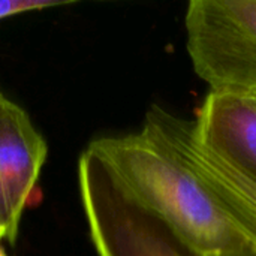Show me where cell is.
I'll use <instances>...</instances> for the list:
<instances>
[{"label": "cell", "instance_id": "obj_10", "mask_svg": "<svg viewBox=\"0 0 256 256\" xmlns=\"http://www.w3.org/2000/svg\"><path fill=\"white\" fill-rule=\"evenodd\" d=\"M250 99H252V98H250ZM255 100H256V99H255Z\"/></svg>", "mask_w": 256, "mask_h": 256}, {"label": "cell", "instance_id": "obj_9", "mask_svg": "<svg viewBox=\"0 0 256 256\" xmlns=\"http://www.w3.org/2000/svg\"><path fill=\"white\" fill-rule=\"evenodd\" d=\"M0 256H6V255H4V252H3V249H2V248H0Z\"/></svg>", "mask_w": 256, "mask_h": 256}, {"label": "cell", "instance_id": "obj_5", "mask_svg": "<svg viewBox=\"0 0 256 256\" xmlns=\"http://www.w3.org/2000/svg\"><path fill=\"white\" fill-rule=\"evenodd\" d=\"M48 146L27 112L0 92V242L15 243Z\"/></svg>", "mask_w": 256, "mask_h": 256}, {"label": "cell", "instance_id": "obj_8", "mask_svg": "<svg viewBox=\"0 0 256 256\" xmlns=\"http://www.w3.org/2000/svg\"><path fill=\"white\" fill-rule=\"evenodd\" d=\"M240 256H256V252L254 250V249H252V248H250V249H249L248 252H244L243 255H240Z\"/></svg>", "mask_w": 256, "mask_h": 256}, {"label": "cell", "instance_id": "obj_7", "mask_svg": "<svg viewBox=\"0 0 256 256\" xmlns=\"http://www.w3.org/2000/svg\"><path fill=\"white\" fill-rule=\"evenodd\" d=\"M64 4L63 2L57 0H0V18L30 12V10H40L45 8L60 6Z\"/></svg>", "mask_w": 256, "mask_h": 256}, {"label": "cell", "instance_id": "obj_4", "mask_svg": "<svg viewBox=\"0 0 256 256\" xmlns=\"http://www.w3.org/2000/svg\"><path fill=\"white\" fill-rule=\"evenodd\" d=\"M142 134L189 170L216 198L222 210L256 252V178L207 147L196 135L194 120L152 105Z\"/></svg>", "mask_w": 256, "mask_h": 256}, {"label": "cell", "instance_id": "obj_3", "mask_svg": "<svg viewBox=\"0 0 256 256\" xmlns=\"http://www.w3.org/2000/svg\"><path fill=\"white\" fill-rule=\"evenodd\" d=\"M186 50L210 92L256 99V0H192Z\"/></svg>", "mask_w": 256, "mask_h": 256}, {"label": "cell", "instance_id": "obj_2", "mask_svg": "<svg viewBox=\"0 0 256 256\" xmlns=\"http://www.w3.org/2000/svg\"><path fill=\"white\" fill-rule=\"evenodd\" d=\"M78 183L90 237L99 256H200L160 219L140 206L88 147Z\"/></svg>", "mask_w": 256, "mask_h": 256}, {"label": "cell", "instance_id": "obj_6", "mask_svg": "<svg viewBox=\"0 0 256 256\" xmlns=\"http://www.w3.org/2000/svg\"><path fill=\"white\" fill-rule=\"evenodd\" d=\"M194 126L207 147L256 178L255 99L208 90Z\"/></svg>", "mask_w": 256, "mask_h": 256}, {"label": "cell", "instance_id": "obj_1", "mask_svg": "<svg viewBox=\"0 0 256 256\" xmlns=\"http://www.w3.org/2000/svg\"><path fill=\"white\" fill-rule=\"evenodd\" d=\"M123 189L200 256H240L246 238L208 189L141 130L88 144Z\"/></svg>", "mask_w": 256, "mask_h": 256}]
</instances>
